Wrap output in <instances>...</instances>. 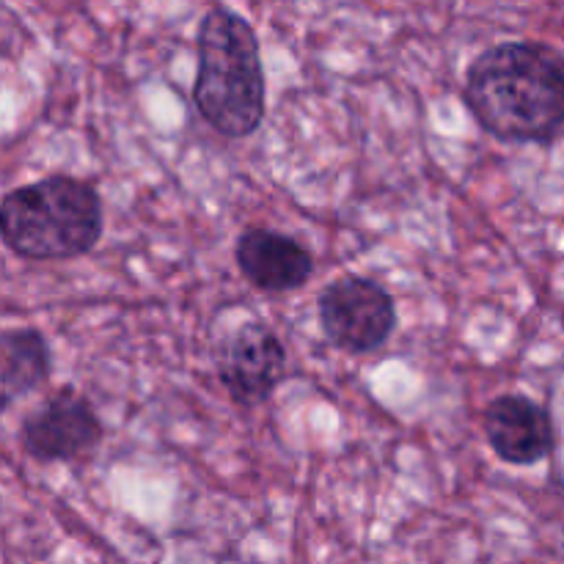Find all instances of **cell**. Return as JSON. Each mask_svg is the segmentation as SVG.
Returning <instances> with one entry per match:
<instances>
[{"mask_svg": "<svg viewBox=\"0 0 564 564\" xmlns=\"http://www.w3.org/2000/svg\"><path fill=\"white\" fill-rule=\"evenodd\" d=\"M466 105L501 141H551L564 127V53L540 42L485 50L468 66Z\"/></svg>", "mask_w": 564, "mask_h": 564, "instance_id": "6da1fadb", "label": "cell"}, {"mask_svg": "<svg viewBox=\"0 0 564 564\" xmlns=\"http://www.w3.org/2000/svg\"><path fill=\"white\" fill-rule=\"evenodd\" d=\"M193 102L226 138H248L264 119V69L253 28L235 11L213 6L198 25V75Z\"/></svg>", "mask_w": 564, "mask_h": 564, "instance_id": "7a4b0ae2", "label": "cell"}, {"mask_svg": "<svg viewBox=\"0 0 564 564\" xmlns=\"http://www.w3.org/2000/svg\"><path fill=\"white\" fill-rule=\"evenodd\" d=\"M99 235V193L75 176H44L0 198V240L31 262L83 257L97 246Z\"/></svg>", "mask_w": 564, "mask_h": 564, "instance_id": "3957f363", "label": "cell"}, {"mask_svg": "<svg viewBox=\"0 0 564 564\" xmlns=\"http://www.w3.org/2000/svg\"><path fill=\"white\" fill-rule=\"evenodd\" d=\"M319 325L330 345L345 352H372L389 341L397 328L394 297L372 279L341 275L330 281L317 301Z\"/></svg>", "mask_w": 564, "mask_h": 564, "instance_id": "277c9868", "label": "cell"}, {"mask_svg": "<svg viewBox=\"0 0 564 564\" xmlns=\"http://www.w3.org/2000/svg\"><path fill=\"white\" fill-rule=\"evenodd\" d=\"M215 369L237 405H262L284 380L286 350L268 325L251 319L220 339Z\"/></svg>", "mask_w": 564, "mask_h": 564, "instance_id": "5b68a950", "label": "cell"}, {"mask_svg": "<svg viewBox=\"0 0 564 564\" xmlns=\"http://www.w3.org/2000/svg\"><path fill=\"white\" fill-rule=\"evenodd\" d=\"M20 438L33 460H75L99 444L102 424L86 397L75 389H61L28 413Z\"/></svg>", "mask_w": 564, "mask_h": 564, "instance_id": "8992f818", "label": "cell"}, {"mask_svg": "<svg viewBox=\"0 0 564 564\" xmlns=\"http://www.w3.org/2000/svg\"><path fill=\"white\" fill-rule=\"evenodd\" d=\"M482 427L496 455L512 466H534L554 446V424L545 408L521 394L496 397L485 408Z\"/></svg>", "mask_w": 564, "mask_h": 564, "instance_id": "52a82bcc", "label": "cell"}, {"mask_svg": "<svg viewBox=\"0 0 564 564\" xmlns=\"http://www.w3.org/2000/svg\"><path fill=\"white\" fill-rule=\"evenodd\" d=\"M235 257L242 275L262 292H292L314 273V259L306 246L262 226L242 231Z\"/></svg>", "mask_w": 564, "mask_h": 564, "instance_id": "ba28073f", "label": "cell"}, {"mask_svg": "<svg viewBox=\"0 0 564 564\" xmlns=\"http://www.w3.org/2000/svg\"><path fill=\"white\" fill-rule=\"evenodd\" d=\"M50 375V347L39 330H0V413Z\"/></svg>", "mask_w": 564, "mask_h": 564, "instance_id": "9c48e42d", "label": "cell"}]
</instances>
